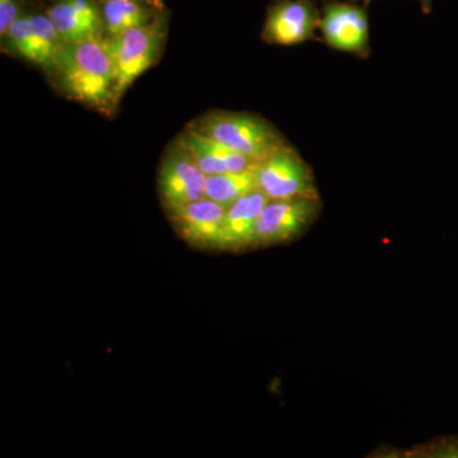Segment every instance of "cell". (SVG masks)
Masks as SVG:
<instances>
[{"instance_id":"cell-1","label":"cell","mask_w":458,"mask_h":458,"mask_svg":"<svg viewBox=\"0 0 458 458\" xmlns=\"http://www.w3.org/2000/svg\"><path fill=\"white\" fill-rule=\"evenodd\" d=\"M55 71L69 98L105 114L116 106L114 63L107 40L95 38L63 45Z\"/></svg>"},{"instance_id":"cell-2","label":"cell","mask_w":458,"mask_h":458,"mask_svg":"<svg viewBox=\"0 0 458 458\" xmlns=\"http://www.w3.org/2000/svg\"><path fill=\"white\" fill-rule=\"evenodd\" d=\"M190 129L249 157L256 164L285 146L276 129L255 114L213 113Z\"/></svg>"},{"instance_id":"cell-3","label":"cell","mask_w":458,"mask_h":458,"mask_svg":"<svg viewBox=\"0 0 458 458\" xmlns=\"http://www.w3.org/2000/svg\"><path fill=\"white\" fill-rule=\"evenodd\" d=\"M162 38L161 26L153 22L107 38L114 71V105L123 98V92L155 64Z\"/></svg>"},{"instance_id":"cell-4","label":"cell","mask_w":458,"mask_h":458,"mask_svg":"<svg viewBox=\"0 0 458 458\" xmlns=\"http://www.w3.org/2000/svg\"><path fill=\"white\" fill-rule=\"evenodd\" d=\"M256 186L269 200L319 199L312 168L288 144L259 161Z\"/></svg>"},{"instance_id":"cell-5","label":"cell","mask_w":458,"mask_h":458,"mask_svg":"<svg viewBox=\"0 0 458 458\" xmlns=\"http://www.w3.org/2000/svg\"><path fill=\"white\" fill-rule=\"evenodd\" d=\"M319 199L269 200L259 218L254 249L285 245L302 236L321 213Z\"/></svg>"},{"instance_id":"cell-6","label":"cell","mask_w":458,"mask_h":458,"mask_svg":"<svg viewBox=\"0 0 458 458\" xmlns=\"http://www.w3.org/2000/svg\"><path fill=\"white\" fill-rule=\"evenodd\" d=\"M225 209L204 198L167 212L177 236L200 251H225Z\"/></svg>"},{"instance_id":"cell-7","label":"cell","mask_w":458,"mask_h":458,"mask_svg":"<svg viewBox=\"0 0 458 458\" xmlns=\"http://www.w3.org/2000/svg\"><path fill=\"white\" fill-rule=\"evenodd\" d=\"M207 174L182 144L172 147L162 159L158 191L167 212L205 198Z\"/></svg>"},{"instance_id":"cell-8","label":"cell","mask_w":458,"mask_h":458,"mask_svg":"<svg viewBox=\"0 0 458 458\" xmlns=\"http://www.w3.org/2000/svg\"><path fill=\"white\" fill-rule=\"evenodd\" d=\"M324 40L343 53L366 55L369 51V23L366 9L348 3H330L319 18Z\"/></svg>"},{"instance_id":"cell-9","label":"cell","mask_w":458,"mask_h":458,"mask_svg":"<svg viewBox=\"0 0 458 458\" xmlns=\"http://www.w3.org/2000/svg\"><path fill=\"white\" fill-rule=\"evenodd\" d=\"M319 18L315 7L306 0H289L269 11L264 27V38L269 44L293 47L311 40Z\"/></svg>"},{"instance_id":"cell-10","label":"cell","mask_w":458,"mask_h":458,"mask_svg":"<svg viewBox=\"0 0 458 458\" xmlns=\"http://www.w3.org/2000/svg\"><path fill=\"white\" fill-rule=\"evenodd\" d=\"M269 198L256 189L241 198L225 212V251L254 250L256 228Z\"/></svg>"},{"instance_id":"cell-11","label":"cell","mask_w":458,"mask_h":458,"mask_svg":"<svg viewBox=\"0 0 458 458\" xmlns=\"http://www.w3.org/2000/svg\"><path fill=\"white\" fill-rule=\"evenodd\" d=\"M47 17L65 44L101 38L104 18L89 0H60Z\"/></svg>"},{"instance_id":"cell-12","label":"cell","mask_w":458,"mask_h":458,"mask_svg":"<svg viewBox=\"0 0 458 458\" xmlns=\"http://www.w3.org/2000/svg\"><path fill=\"white\" fill-rule=\"evenodd\" d=\"M179 141L189 150L190 155L207 176L251 170L256 165L249 157L241 155L225 144L209 140L192 129H189Z\"/></svg>"},{"instance_id":"cell-13","label":"cell","mask_w":458,"mask_h":458,"mask_svg":"<svg viewBox=\"0 0 458 458\" xmlns=\"http://www.w3.org/2000/svg\"><path fill=\"white\" fill-rule=\"evenodd\" d=\"M256 189L258 186L254 168L242 172L210 174L205 180V198L223 205L225 209Z\"/></svg>"},{"instance_id":"cell-14","label":"cell","mask_w":458,"mask_h":458,"mask_svg":"<svg viewBox=\"0 0 458 458\" xmlns=\"http://www.w3.org/2000/svg\"><path fill=\"white\" fill-rule=\"evenodd\" d=\"M102 18L108 35L114 38L135 27L148 25L150 12L137 0H106Z\"/></svg>"},{"instance_id":"cell-15","label":"cell","mask_w":458,"mask_h":458,"mask_svg":"<svg viewBox=\"0 0 458 458\" xmlns=\"http://www.w3.org/2000/svg\"><path fill=\"white\" fill-rule=\"evenodd\" d=\"M33 44H35L36 65L47 71L56 69L57 57L64 41L47 16H31Z\"/></svg>"},{"instance_id":"cell-16","label":"cell","mask_w":458,"mask_h":458,"mask_svg":"<svg viewBox=\"0 0 458 458\" xmlns=\"http://www.w3.org/2000/svg\"><path fill=\"white\" fill-rule=\"evenodd\" d=\"M5 38H7L9 47L14 54L35 64V44H33V32L30 17H18L11 29L8 30Z\"/></svg>"},{"instance_id":"cell-17","label":"cell","mask_w":458,"mask_h":458,"mask_svg":"<svg viewBox=\"0 0 458 458\" xmlns=\"http://www.w3.org/2000/svg\"><path fill=\"white\" fill-rule=\"evenodd\" d=\"M415 457H458V436L441 437L412 450Z\"/></svg>"},{"instance_id":"cell-18","label":"cell","mask_w":458,"mask_h":458,"mask_svg":"<svg viewBox=\"0 0 458 458\" xmlns=\"http://www.w3.org/2000/svg\"><path fill=\"white\" fill-rule=\"evenodd\" d=\"M18 8L14 0H0V33L2 38L7 35L8 30L17 20Z\"/></svg>"},{"instance_id":"cell-19","label":"cell","mask_w":458,"mask_h":458,"mask_svg":"<svg viewBox=\"0 0 458 458\" xmlns=\"http://www.w3.org/2000/svg\"><path fill=\"white\" fill-rule=\"evenodd\" d=\"M419 2L421 3V5H423V8L426 9V11H429L430 4H432V0H419Z\"/></svg>"},{"instance_id":"cell-20","label":"cell","mask_w":458,"mask_h":458,"mask_svg":"<svg viewBox=\"0 0 458 458\" xmlns=\"http://www.w3.org/2000/svg\"><path fill=\"white\" fill-rule=\"evenodd\" d=\"M137 2H147L149 3V4L161 5L159 0H137Z\"/></svg>"}]
</instances>
